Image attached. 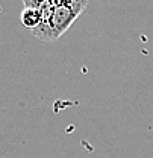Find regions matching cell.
Listing matches in <instances>:
<instances>
[{
	"label": "cell",
	"mask_w": 153,
	"mask_h": 158,
	"mask_svg": "<svg viewBox=\"0 0 153 158\" xmlns=\"http://www.w3.org/2000/svg\"><path fill=\"white\" fill-rule=\"evenodd\" d=\"M20 20H21V24L24 27H27L30 31H35L41 24V14L34 8H24L21 11Z\"/></svg>",
	"instance_id": "obj_2"
},
{
	"label": "cell",
	"mask_w": 153,
	"mask_h": 158,
	"mask_svg": "<svg viewBox=\"0 0 153 158\" xmlns=\"http://www.w3.org/2000/svg\"><path fill=\"white\" fill-rule=\"evenodd\" d=\"M23 3L24 8H34L41 14V24L32 34L46 43L62 37L88 6V0H23Z\"/></svg>",
	"instance_id": "obj_1"
}]
</instances>
